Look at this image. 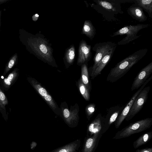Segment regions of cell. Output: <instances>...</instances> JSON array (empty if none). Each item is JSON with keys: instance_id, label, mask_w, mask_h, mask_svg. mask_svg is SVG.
Listing matches in <instances>:
<instances>
[{"instance_id": "obj_14", "label": "cell", "mask_w": 152, "mask_h": 152, "mask_svg": "<svg viewBox=\"0 0 152 152\" xmlns=\"http://www.w3.org/2000/svg\"><path fill=\"white\" fill-rule=\"evenodd\" d=\"M104 126L103 117L99 113L87 126L86 136H91L94 135L103 134Z\"/></svg>"}, {"instance_id": "obj_29", "label": "cell", "mask_w": 152, "mask_h": 152, "mask_svg": "<svg viewBox=\"0 0 152 152\" xmlns=\"http://www.w3.org/2000/svg\"><path fill=\"white\" fill-rule=\"evenodd\" d=\"M136 152H152V148H147L137 149Z\"/></svg>"}, {"instance_id": "obj_7", "label": "cell", "mask_w": 152, "mask_h": 152, "mask_svg": "<svg viewBox=\"0 0 152 152\" xmlns=\"http://www.w3.org/2000/svg\"><path fill=\"white\" fill-rule=\"evenodd\" d=\"M60 107L62 118L65 123L70 128L77 126L80 119V110L78 104L76 103L69 108L67 103L64 102H61Z\"/></svg>"}, {"instance_id": "obj_32", "label": "cell", "mask_w": 152, "mask_h": 152, "mask_svg": "<svg viewBox=\"0 0 152 152\" xmlns=\"http://www.w3.org/2000/svg\"><path fill=\"white\" fill-rule=\"evenodd\" d=\"M9 1V0H0V4L6 3Z\"/></svg>"}, {"instance_id": "obj_9", "label": "cell", "mask_w": 152, "mask_h": 152, "mask_svg": "<svg viewBox=\"0 0 152 152\" xmlns=\"http://www.w3.org/2000/svg\"><path fill=\"white\" fill-rule=\"evenodd\" d=\"M150 88V86L144 87L139 93L125 118L126 121L131 120L141 110L147 99Z\"/></svg>"}, {"instance_id": "obj_15", "label": "cell", "mask_w": 152, "mask_h": 152, "mask_svg": "<svg viewBox=\"0 0 152 152\" xmlns=\"http://www.w3.org/2000/svg\"><path fill=\"white\" fill-rule=\"evenodd\" d=\"M103 134L86 136L81 152H94Z\"/></svg>"}, {"instance_id": "obj_10", "label": "cell", "mask_w": 152, "mask_h": 152, "mask_svg": "<svg viewBox=\"0 0 152 152\" xmlns=\"http://www.w3.org/2000/svg\"><path fill=\"white\" fill-rule=\"evenodd\" d=\"M152 79V75L149 77L140 87V88L133 95L129 102L124 108L120 114L118 116L116 120L114 122L115 126L116 128H118L123 121L125 119L126 117L136 99L137 96L140 92L141 90L145 87L146 84Z\"/></svg>"}, {"instance_id": "obj_11", "label": "cell", "mask_w": 152, "mask_h": 152, "mask_svg": "<svg viewBox=\"0 0 152 152\" xmlns=\"http://www.w3.org/2000/svg\"><path fill=\"white\" fill-rule=\"evenodd\" d=\"M124 106L117 105L110 108L105 117H103L104 126L103 133H104L110 125L114 122L124 108Z\"/></svg>"}, {"instance_id": "obj_4", "label": "cell", "mask_w": 152, "mask_h": 152, "mask_svg": "<svg viewBox=\"0 0 152 152\" xmlns=\"http://www.w3.org/2000/svg\"><path fill=\"white\" fill-rule=\"evenodd\" d=\"M152 125V118H148L130 123L118 131L113 139H119L127 137L132 134L144 131Z\"/></svg>"}, {"instance_id": "obj_19", "label": "cell", "mask_w": 152, "mask_h": 152, "mask_svg": "<svg viewBox=\"0 0 152 152\" xmlns=\"http://www.w3.org/2000/svg\"><path fill=\"white\" fill-rule=\"evenodd\" d=\"M81 141L77 139L50 152H77L80 146Z\"/></svg>"}, {"instance_id": "obj_8", "label": "cell", "mask_w": 152, "mask_h": 152, "mask_svg": "<svg viewBox=\"0 0 152 152\" xmlns=\"http://www.w3.org/2000/svg\"><path fill=\"white\" fill-rule=\"evenodd\" d=\"M117 46L115 42L107 41L96 44L93 47V50L95 51L93 65L89 68V72L91 76L104 55L111 48Z\"/></svg>"}, {"instance_id": "obj_17", "label": "cell", "mask_w": 152, "mask_h": 152, "mask_svg": "<svg viewBox=\"0 0 152 152\" xmlns=\"http://www.w3.org/2000/svg\"><path fill=\"white\" fill-rule=\"evenodd\" d=\"M19 76V69L15 68L3 79L0 80V86L3 91H7L16 82Z\"/></svg>"}, {"instance_id": "obj_21", "label": "cell", "mask_w": 152, "mask_h": 152, "mask_svg": "<svg viewBox=\"0 0 152 152\" xmlns=\"http://www.w3.org/2000/svg\"><path fill=\"white\" fill-rule=\"evenodd\" d=\"M82 34H84L91 40L94 38L96 34V29L89 20L85 21L82 32Z\"/></svg>"}, {"instance_id": "obj_22", "label": "cell", "mask_w": 152, "mask_h": 152, "mask_svg": "<svg viewBox=\"0 0 152 152\" xmlns=\"http://www.w3.org/2000/svg\"><path fill=\"white\" fill-rule=\"evenodd\" d=\"M8 104L7 98L0 86V113L5 120L8 118V113L6 107Z\"/></svg>"}, {"instance_id": "obj_18", "label": "cell", "mask_w": 152, "mask_h": 152, "mask_svg": "<svg viewBox=\"0 0 152 152\" xmlns=\"http://www.w3.org/2000/svg\"><path fill=\"white\" fill-rule=\"evenodd\" d=\"M116 46H116L111 48L103 56L95 69L94 73L91 76V79H94L101 74L102 70L110 61Z\"/></svg>"}, {"instance_id": "obj_24", "label": "cell", "mask_w": 152, "mask_h": 152, "mask_svg": "<svg viewBox=\"0 0 152 152\" xmlns=\"http://www.w3.org/2000/svg\"><path fill=\"white\" fill-rule=\"evenodd\" d=\"M152 138V131L147 132L139 137L133 143V146L136 149L148 143Z\"/></svg>"}, {"instance_id": "obj_12", "label": "cell", "mask_w": 152, "mask_h": 152, "mask_svg": "<svg viewBox=\"0 0 152 152\" xmlns=\"http://www.w3.org/2000/svg\"><path fill=\"white\" fill-rule=\"evenodd\" d=\"M152 73V62L142 69L135 78L131 90L133 91L140 87L148 79Z\"/></svg>"}, {"instance_id": "obj_31", "label": "cell", "mask_w": 152, "mask_h": 152, "mask_svg": "<svg viewBox=\"0 0 152 152\" xmlns=\"http://www.w3.org/2000/svg\"><path fill=\"white\" fill-rule=\"evenodd\" d=\"M39 15L37 14H35L32 16V19L34 21H36L38 19L39 17Z\"/></svg>"}, {"instance_id": "obj_1", "label": "cell", "mask_w": 152, "mask_h": 152, "mask_svg": "<svg viewBox=\"0 0 152 152\" xmlns=\"http://www.w3.org/2000/svg\"><path fill=\"white\" fill-rule=\"evenodd\" d=\"M19 34L20 41L29 51L34 53L50 65L57 67L53 56L51 48L45 39L31 35L22 29L19 30Z\"/></svg>"}, {"instance_id": "obj_28", "label": "cell", "mask_w": 152, "mask_h": 152, "mask_svg": "<svg viewBox=\"0 0 152 152\" xmlns=\"http://www.w3.org/2000/svg\"><path fill=\"white\" fill-rule=\"evenodd\" d=\"M96 104L94 103H90L87 105L85 109L86 117L89 121L93 116L96 111Z\"/></svg>"}, {"instance_id": "obj_5", "label": "cell", "mask_w": 152, "mask_h": 152, "mask_svg": "<svg viewBox=\"0 0 152 152\" xmlns=\"http://www.w3.org/2000/svg\"><path fill=\"white\" fill-rule=\"evenodd\" d=\"M148 24H139L135 25L124 26L117 31L113 33L110 36L112 37L118 36L126 35V37L118 42V45H125L129 43L139 37L141 35L137 34L141 30L150 26Z\"/></svg>"}, {"instance_id": "obj_25", "label": "cell", "mask_w": 152, "mask_h": 152, "mask_svg": "<svg viewBox=\"0 0 152 152\" xmlns=\"http://www.w3.org/2000/svg\"><path fill=\"white\" fill-rule=\"evenodd\" d=\"M134 3L141 7L148 13L149 17L152 18V0H134Z\"/></svg>"}, {"instance_id": "obj_33", "label": "cell", "mask_w": 152, "mask_h": 152, "mask_svg": "<svg viewBox=\"0 0 152 152\" xmlns=\"http://www.w3.org/2000/svg\"><path fill=\"white\" fill-rule=\"evenodd\" d=\"M2 11L0 10V29L1 27V15Z\"/></svg>"}, {"instance_id": "obj_16", "label": "cell", "mask_w": 152, "mask_h": 152, "mask_svg": "<svg viewBox=\"0 0 152 152\" xmlns=\"http://www.w3.org/2000/svg\"><path fill=\"white\" fill-rule=\"evenodd\" d=\"M127 12L133 19L140 22H143L147 19L142 9L135 3L130 6L127 10Z\"/></svg>"}, {"instance_id": "obj_23", "label": "cell", "mask_w": 152, "mask_h": 152, "mask_svg": "<svg viewBox=\"0 0 152 152\" xmlns=\"http://www.w3.org/2000/svg\"><path fill=\"white\" fill-rule=\"evenodd\" d=\"M75 50L73 45H71L66 50L64 56V62L66 68H68L74 61Z\"/></svg>"}, {"instance_id": "obj_6", "label": "cell", "mask_w": 152, "mask_h": 152, "mask_svg": "<svg viewBox=\"0 0 152 152\" xmlns=\"http://www.w3.org/2000/svg\"><path fill=\"white\" fill-rule=\"evenodd\" d=\"M27 79L38 94L43 98L54 112L62 118L60 108L52 96L42 84L36 80L31 77H28Z\"/></svg>"}, {"instance_id": "obj_27", "label": "cell", "mask_w": 152, "mask_h": 152, "mask_svg": "<svg viewBox=\"0 0 152 152\" xmlns=\"http://www.w3.org/2000/svg\"><path fill=\"white\" fill-rule=\"evenodd\" d=\"M18 55L16 53L10 58L7 63L3 74L5 75L17 63L18 60Z\"/></svg>"}, {"instance_id": "obj_26", "label": "cell", "mask_w": 152, "mask_h": 152, "mask_svg": "<svg viewBox=\"0 0 152 152\" xmlns=\"http://www.w3.org/2000/svg\"><path fill=\"white\" fill-rule=\"evenodd\" d=\"M76 85L80 92L84 98L87 101L90 99V92L83 84L80 79L76 82Z\"/></svg>"}, {"instance_id": "obj_3", "label": "cell", "mask_w": 152, "mask_h": 152, "mask_svg": "<svg viewBox=\"0 0 152 152\" xmlns=\"http://www.w3.org/2000/svg\"><path fill=\"white\" fill-rule=\"evenodd\" d=\"M94 3L90 4L91 7L101 14L104 20L108 22L118 21L115 16L123 14L121 4L116 0H93Z\"/></svg>"}, {"instance_id": "obj_30", "label": "cell", "mask_w": 152, "mask_h": 152, "mask_svg": "<svg viewBox=\"0 0 152 152\" xmlns=\"http://www.w3.org/2000/svg\"><path fill=\"white\" fill-rule=\"evenodd\" d=\"M116 1L120 3H124L134 2V0H116Z\"/></svg>"}, {"instance_id": "obj_2", "label": "cell", "mask_w": 152, "mask_h": 152, "mask_svg": "<svg viewBox=\"0 0 152 152\" xmlns=\"http://www.w3.org/2000/svg\"><path fill=\"white\" fill-rule=\"evenodd\" d=\"M148 50L147 48L140 49L118 63L111 69L107 81L113 83L119 80L146 55Z\"/></svg>"}, {"instance_id": "obj_20", "label": "cell", "mask_w": 152, "mask_h": 152, "mask_svg": "<svg viewBox=\"0 0 152 152\" xmlns=\"http://www.w3.org/2000/svg\"><path fill=\"white\" fill-rule=\"evenodd\" d=\"M80 79L83 84L90 92L91 89V84L89 78L88 63H85L81 65V75Z\"/></svg>"}, {"instance_id": "obj_13", "label": "cell", "mask_w": 152, "mask_h": 152, "mask_svg": "<svg viewBox=\"0 0 152 152\" xmlns=\"http://www.w3.org/2000/svg\"><path fill=\"white\" fill-rule=\"evenodd\" d=\"M91 46L87 44L86 41L81 40L79 47L77 65H81L90 60L91 57Z\"/></svg>"}]
</instances>
